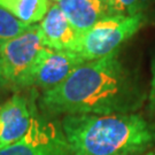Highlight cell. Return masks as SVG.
I'll return each instance as SVG.
<instances>
[{
	"instance_id": "6da1fadb",
	"label": "cell",
	"mask_w": 155,
	"mask_h": 155,
	"mask_svg": "<svg viewBox=\"0 0 155 155\" xmlns=\"http://www.w3.org/2000/svg\"><path fill=\"white\" fill-rule=\"evenodd\" d=\"M140 94L117 52L86 61L60 85L43 92L40 106L50 115L131 113Z\"/></svg>"
},
{
	"instance_id": "7a4b0ae2",
	"label": "cell",
	"mask_w": 155,
	"mask_h": 155,
	"mask_svg": "<svg viewBox=\"0 0 155 155\" xmlns=\"http://www.w3.org/2000/svg\"><path fill=\"white\" fill-rule=\"evenodd\" d=\"M61 127L72 155H140L155 146V127L133 113L66 115Z\"/></svg>"
},
{
	"instance_id": "3957f363",
	"label": "cell",
	"mask_w": 155,
	"mask_h": 155,
	"mask_svg": "<svg viewBox=\"0 0 155 155\" xmlns=\"http://www.w3.org/2000/svg\"><path fill=\"white\" fill-rule=\"evenodd\" d=\"M45 48L39 24L14 38L0 40V76L5 86L30 87Z\"/></svg>"
},
{
	"instance_id": "277c9868",
	"label": "cell",
	"mask_w": 155,
	"mask_h": 155,
	"mask_svg": "<svg viewBox=\"0 0 155 155\" xmlns=\"http://www.w3.org/2000/svg\"><path fill=\"white\" fill-rule=\"evenodd\" d=\"M144 23L141 13L110 15L95 23L79 38L78 54L85 61H94L118 51L123 43L137 33Z\"/></svg>"
},
{
	"instance_id": "5b68a950",
	"label": "cell",
	"mask_w": 155,
	"mask_h": 155,
	"mask_svg": "<svg viewBox=\"0 0 155 155\" xmlns=\"http://www.w3.org/2000/svg\"><path fill=\"white\" fill-rule=\"evenodd\" d=\"M0 155H72L61 125L35 117L29 131L16 143L0 148Z\"/></svg>"
},
{
	"instance_id": "8992f818",
	"label": "cell",
	"mask_w": 155,
	"mask_h": 155,
	"mask_svg": "<svg viewBox=\"0 0 155 155\" xmlns=\"http://www.w3.org/2000/svg\"><path fill=\"white\" fill-rule=\"evenodd\" d=\"M84 62L86 61L77 52L54 51L46 47L33 72L31 86H37L44 91L53 89Z\"/></svg>"
},
{
	"instance_id": "52a82bcc",
	"label": "cell",
	"mask_w": 155,
	"mask_h": 155,
	"mask_svg": "<svg viewBox=\"0 0 155 155\" xmlns=\"http://www.w3.org/2000/svg\"><path fill=\"white\" fill-rule=\"evenodd\" d=\"M38 114L27 98L15 94L0 105V148L16 143L29 131Z\"/></svg>"
},
{
	"instance_id": "ba28073f",
	"label": "cell",
	"mask_w": 155,
	"mask_h": 155,
	"mask_svg": "<svg viewBox=\"0 0 155 155\" xmlns=\"http://www.w3.org/2000/svg\"><path fill=\"white\" fill-rule=\"evenodd\" d=\"M39 30L45 47L78 53L81 35L74 29L56 4H51L48 12L39 22Z\"/></svg>"
},
{
	"instance_id": "9c48e42d",
	"label": "cell",
	"mask_w": 155,
	"mask_h": 155,
	"mask_svg": "<svg viewBox=\"0 0 155 155\" xmlns=\"http://www.w3.org/2000/svg\"><path fill=\"white\" fill-rule=\"evenodd\" d=\"M55 4L81 36L109 16L104 0H56Z\"/></svg>"
},
{
	"instance_id": "30bf717a",
	"label": "cell",
	"mask_w": 155,
	"mask_h": 155,
	"mask_svg": "<svg viewBox=\"0 0 155 155\" xmlns=\"http://www.w3.org/2000/svg\"><path fill=\"white\" fill-rule=\"evenodd\" d=\"M0 6L24 24H38L51 7L50 0H0Z\"/></svg>"
},
{
	"instance_id": "8fae6325",
	"label": "cell",
	"mask_w": 155,
	"mask_h": 155,
	"mask_svg": "<svg viewBox=\"0 0 155 155\" xmlns=\"http://www.w3.org/2000/svg\"><path fill=\"white\" fill-rule=\"evenodd\" d=\"M31 25L24 24L0 6V40L16 37L27 31Z\"/></svg>"
},
{
	"instance_id": "7c38bea8",
	"label": "cell",
	"mask_w": 155,
	"mask_h": 155,
	"mask_svg": "<svg viewBox=\"0 0 155 155\" xmlns=\"http://www.w3.org/2000/svg\"><path fill=\"white\" fill-rule=\"evenodd\" d=\"M145 0H104L108 15H134L140 13Z\"/></svg>"
},
{
	"instance_id": "4fadbf2b",
	"label": "cell",
	"mask_w": 155,
	"mask_h": 155,
	"mask_svg": "<svg viewBox=\"0 0 155 155\" xmlns=\"http://www.w3.org/2000/svg\"><path fill=\"white\" fill-rule=\"evenodd\" d=\"M150 102L152 109L155 111V60L153 62V67H152V83H150Z\"/></svg>"
},
{
	"instance_id": "5bb4252c",
	"label": "cell",
	"mask_w": 155,
	"mask_h": 155,
	"mask_svg": "<svg viewBox=\"0 0 155 155\" xmlns=\"http://www.w3.org/2000/svg\"><path fill=\"white\" fill-rule=\"evenodd\" d=\"M145 155H155V150H150V152H147Z\"/></svg>"
},
{
	"instance_id": "9a60e30c",
	"label": "cell",
	"mask_w": 155,
	"mask_h": 155,
	"mask_svg": "<svg viewBox=\"0 0 155 155\" xmlns=\"http://www.w3.org/2000/svg\"><path fill=\"white\" fill-rule=\"evenodd\" d=\"M0 87H5V84H4L2 79H1V76H0Z\"/></svg>"
},
{
	"instance_id": "2e32d148",
	"label": "cell",
	"mask_w": 155,
	"mask_h": 155,
	"mask_svg": "<svg viewBox=\"0 0 155 155\" xmlns=\"http://www.w3.org/2000/svg\"><path fill=\"white\" fill-rule=\"evenodd\" d=\"M54 1H56V0H54Z\"/></svg>"
}]
</instances>
